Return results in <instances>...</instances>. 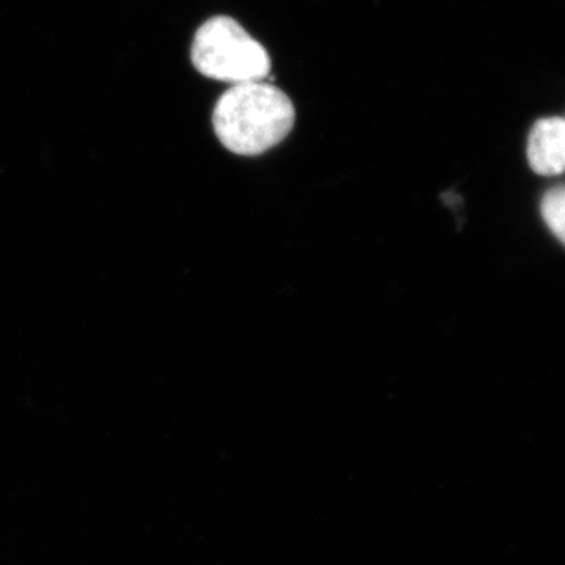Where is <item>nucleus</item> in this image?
I'll list each match as a JSON object with an SVG mask.
<instances>
[{
	"label": "nucleus",
	"instance_id": "20e7f679",
	"mask_svg": "<svg viewBox=\"0 0 565 565\" xmlns=\"http://www.w3.org/2000/svg\"><path fill=\"white\" fill-rule=\"evenodd\" d=\"M542 217L553 234L565 245V185H557L542 200Z\"/></svg>",
	"mask_w": 565,
	"mask_h": 565
},
{
	"label": "nucleus",
	"instance_id": "f257e3e1",
	"mask_svg": "<svg viewBox=\"0 0 565 565\" xmlns=\"http://www.w3.org/2000/svg\"><path fill=\"white\" fill-rule=\"evenodd\" d=\"M294 122L296 109L289 96L264 81L232 85L212 114L215 136L239 156H259L277 147Z\"/></svg>",
	"mask_w": 565,
	"mask_h": 565
},
{
	"label": "nucleus",
	"instance_id": "f03ea898",
	"mask_svg": "<svg viewBox=\"0 0 565 565\" xmlns=\"http://www.w3.org/2000/svg\"><path fill=\"white\" fill-rule=\"evenodd\" d=\"M192 63L203 76L233 85L264 81L270 71L263 44L228 17L200 25L193 36Z\"/></svg>",
	"mask_w": 565,
	"mask_h": 565
},
{
	"label": "nucleus",
	"instance_id": "7ed1b4c3",
	"mask_svg": "<svg viewBox=\"0 0 565 565\" xmlns=\"http://www.w3.org/2000/svg\"><path fill=\"white\" fill-rule=\"evenodd\" d=\"M527 161L535 173L544 177L565 172L564 118H542L535 122L527 139Z\"/></svg>",
	"mask_w": 565,
	"mask_h": 565
}]
</instances>
